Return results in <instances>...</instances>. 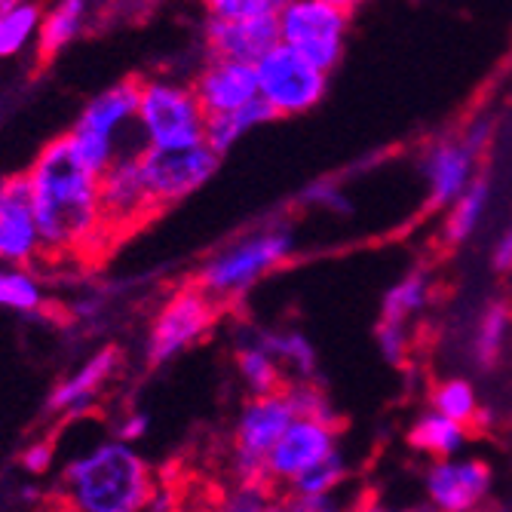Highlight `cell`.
Wrapping results in <instances>:
<instances>
[{
    "mask_svg": "<svg viewBox=\"0 0 512 512\" xmlns=\"http://www.w3.org/2000/svg\"><path fill=\"white\" fill-rule=\"evenodd\" d=\"M53 442H31L25 451H22V470L31 473V476H43V473H50L53 467Z\"/></svg>",
    "mask_w": 512,
    "mask_h": 512,
    "instance_id": "e575fe53",
    "label": "cell"
},
{
    "mask_svg": "<svg viewBox=\"0 0 512 512\" xmlns=\"http://www.w3.org/2000/svg\"><path fill=\"white\" fill-rule=\"evenodd\" d=\"M430 295H433L430 276L424 270H411L387 289L384 304H381V319L411 325V319L421 316L424 307L430 304Z\"/></svg>",
    "mask_w": 512,
    "mask_h": 512,
    "instance_id": "cb8c5ba5",
    "label": "cell"
},
{
    "mask_svg": "<svg viewBox=\"0 0 512 512\" xmlns=\"http://www.w3.org/2000/svg\"><path fill=\"white\" fill-rule=\"evenodd\" d=\"M359 512H430V509L408 506V503H390V500H362Z\"/></svg>",
    "mask_w": 512,
    "mask_h": 512,
    "instance_id": "ab89813d",
    "label": "cell"
},
{
    "mask_svg": "<svg viewBox=\"0 0 512 512\" xmlns=\"http://www.w3.org/2000/svg\"><path fill=\"white\" fill-rule=\"evenodd\" d=\"M43 255V237L34 215L28 172L0 178V264L31 267Z\"/></svg>",
    "mask_w": 512,
    "mask_h": 512,
    "instance_id": "7c38bea8",
    "label": "cell"
},
{
    "mask_svg": "<svg viewBox=\"0 0 512 512\" xmlns=\"http://www.w3.org/2000/svg\"><path fill=\"white\" fill-rule=\"evenodd\" d=\"M279 43L304 56L319 71L332 74L344 59L350 13L325 0H289L276 10Z\"/></svg>",
    "mask_w": 512,
    "mask_h": 512,
    "instance_id": "8992f818",
    "label": "cell"
},
{
    "mask_svg": "<svg viewBox=\"0 0 512 512\" xmlns=\"http://www.w3.org/2000/svg\"><path fill=\"white\" fill-rule=\"evenodd\" d=\"M430 408L451 417V421L470 427L479 417V396L476 387L467 378H448L442 384L433 387L430 393Z\"/></svg>",
    "mask_w": 512,
    "mask_h": 512,
    "instance_id": "4316f807",
    "label": "cell"
},
{
    "mask_svg": "<svg viewBox=\"0 0 512 512\" xmlns=\"http://www.w3.org/2000/svg\"><path fill=\"white\" fill-rule=\"evenodd\" d=\"M120 365V356L114 347H105L99 353H92L74 375H68L50 396V408L59 411V414H80L86 411L96 396L102 393V387L114 378V371Z\"/></svg>",
    "mask_w": 512,
    "mask_h": 512,
    "instance_id": "ac0fdd59",
    "label": "cell"
},
{
    "mask_svg": "<svg viewBox=\"0 0 512 512\" xmlns=\"http://www.w3.org/2000/svg\"><path fill=\"white\" fill-rule=\"evenodd\" d=\"M86 25V0H56V4L43 13L40 31H37V56L46 62L56 53H62L71 40L80 37Z\"/></svg>",
    "mask_w": 512,
    "mask_h": 512,
    "instance_id": "44dd1931",
    "label": "cell"
},
{
    "mask_svg": "<svg viewBox=\"0 0 512 512\" xmlns=\"http://www.w3.org/2000/svg\"><path fill=\"white\" fill-rule=\"evenodd\" d=\"M509 329H512V313L506 304L491 301L482 307V313L473 325V341H470L476 365L491 368L500 359V353L506 350V341H509Z\"/></svg>",
    "mask_w": 512,
    "mask_h": 512,
    "instance_id": "d4e9b609",
    "label": "cell"
},
{
    "mask_svg": "<svg viewBox=\"0 0 512 512\" xmlns=\"http://www.w3.org/2000/svg\"><path fill=\"white\" fill-rule=\"evenodd\" d=\"M276 500V491L267 482H234L221 488L206 512H264Z\"/></svg>",
    "mask_w": 512,
    "mask_h": 512,
    "instance_id": "f546056e",
    "label": "cell"
},
{
    "mask_svg": "<svg viewBox=\"0 0 512 512\" xmlns=\"http://www.w3.org/2000/svg\"><path fill=\"white\" fill-rule=\"evenodd\" d=\"M476 166H479V154L460 135L430 145L421 160V175L427 181L430 206L448 209L460 194H467V188L479 178Z\"/></svg>",
    "mask_w": 512,
    "mask_h": 512,
    "instance_id": "9a60e30c",
    "label": "cell"
},
{
    "mask_svg": "<svg viewBox=\"0 0 512 512\" xmlns=\"http://www.w3.org/2000/svg\"><path fill=\"white\" fill-rule=\"evenodd\" d=\"M270 120H276V117H273V111H270L261 99H258L255 105L237 111V114L209 117V120H206V145H209L215 154H224V151L234 148V145L240 142V138H246L252 129H258V126H264V123H270Z\"/></svg>",
    "mask_w": 512,
    "mask_h": 512,
    "instance_id": "484cf974",
    "label": "cell"
},
{
    "mask_svg": "<svg viewBox=\"0 0 512 512\" xmlns=\"http://www.w3.org/2000/svg\"><path fill=\"white\" fill-rule=\"evenodd\" d=\"M488 203H491V181L485 175H479L467 188V194H460L445 209V221H442L445 243H451V246L467 243L479 230V224H482V218L488 212Z\"/></svg>",
    "mask_w": 512,
    "mask_h": 512,
    "instance_id": "7402d4cb",
    "label": "cell"
},
{
    "mask_svg": "<svg viewBox=\"0 0 512 512\" xmlns=\"http://www.w3.org/2000/svg\"><path fill=\"white\" fill-rule=\"evenodd\" d=\"M218 301H212L197 283L178 286L154 313L148 332V362L163 365L184 350L200 344L218 319Z\"/></svg>",
    "mask_w": 512,
    "mask_h": 512,
    "instance_id": "ba28073f",
    "label": "cell"
},
{
    "mask_svg": "<svg viewBox=\"0 0 512 512\" xmlns=\"http://www.w3.org/2000/svg\"><path fill=\"white\" fill-rule=\"evenodd\" d=\"M338 421H322V417L298 414L295 424L283 433L276 448L267 457V485L273 491H289L304 473L319 467L322 460L338 454Z\"/></svg>",
    "mask_w": 512,
    "mask_h": 512,
    "instance_id": "30bf717a",
    "label": "cell"
},
{
    "mask_svg": "<svg viewBox=\"0 0 512 512\" xmlns=\"http://www.w3.org/2000/svg\"><path fill=\"white\" fill-rule=\"evenodd\" d=\"M365 497H350L347 488L332 494H316V497H289L295 512H359Z\"/></svg>",
    "mask_w": 512,
    "mask_h": 512,
    "instance_id": "836d02e7",
    "label": "cell"
},
{
    "mask_svg": "<svg viewBox=\"0 0 512 512\" xmlns=\"http://www.w3.org/2000/svg\"><path fill=\"white\" fill-rule=\"evenodd\" d=\"M298 408L289 384L267 396H249L230 430V479L234 482H267V457L295 424Z\"/></svg>",
    "mask_w": 512,
    "mask_h": 512,
    "instance_id": "5b68a950",
    "label": "cell"
},
{
    "mask_svg": "<svg viewBox=\"0 0 512 512\" xmlns=\"http://www.w3.org/2000/svg\"><path fill=\"white\" fill-rule=\"evenodd\" d=\"M157 488L151 463L120 439L86 448L59 479L65 512H148Z\"/></svg>",
    "mask_w": 512,
    "mask_h": 512,
    "instance_id": "7a4b0ae2",
    "label": "cell"
},
{
    "mask_svg": "<svg viewBox=\"0 0 512 512\" xmlns=\"http://www.w3.org/2000/svg\"><path fill=\"white\" fill-rule=\"evenodd\" d=\"M467 442H470V427L451 421V417H445L433 408H427L408 430V445L414 451L427 454L430 460L457 457V454H463Z\"/></svg>",
    "mask_w": 512,
    "mask_h": 512,
    "instance_id": "ffe728a7",
    "label": "cell"
},
{
    "mask_svg": "<svg viewBox=\"0 0 512 512\" xmlns=\"http://www.w3.org/2000/svg\"><path fill=\"white\" fill-rule=\"evenodd\" d=\"M135 117H138V80H123L99 92L96 99H89V105L80 111L74 126L117 145V132H123L126 126H135Z\"/></svg>",
    "mask_w": 512,
    "mask_h": 512,
    "instance_id": "e0dca14e",
    "label": "cell"
},
{
    "mask_svg": "<svg viewBox=\"0 0 512 512\" xmlns=\"http://www.w3.org/2000/svg\"><path fill=\"white\" fill-rule=\"evenodd\" d=\"M264 512H295V509H292L289 497H279V494H276V500H273Z\"/></svg>",
    "mask_w": 512,
    "mask_h": 512,
    "instance_id": "60d3db41",
    "label": "cell"
},
{
    "mask_svg": "<svg viewBox=\"0 0 512 512\" xmlns=\"http://www.w3.org/2000/svg\"><path fill=\"white\" fill-rule=\"evenodd\" d=\"M491 129H494V123L488 120V117H476V120H470L467 123V129L460 132V138L467 142L479 157H482V151L488 148V142H491Z\"/></svg>",
    "mask_w": 512,
    "mask_h": 512,
    "instance_id": "d590c367",
    "label": "cell"
},
{
    "mask_svg": "<svg viewBox=\"0 0 512 512\" xmlns=\"http://www.w3.org/2000/svg\"><path fill=\"white\" fill-rule=\"evenodd\" d=\"M378 350L381 356L402 368L411 356V325H399V322H378Z\"/></svg>",
    "mask_w": 512,
    "mask_h": 512,
    "instance_id": "d6a6232c",
    "label": "cell"
},
{
    "mask_svg": "<svg viewBox=\"0 0 512 512\" xmlns=\"http://www.w3.org/2000/svg\"><path fill=\"white\" fill-rule=\"evenodd\" d=\"M273 46H279L276 13L240 19V22H221V19L206 22L209 59H230V62L258 65Z\"/></svg>",
    "mask_w": 512,
    "mask_h": 512,
    "instance_id": "2e32d148",
    "label": "cell"
},
{
    "mask_svg": "<svg viewBox=\"0 0 512 512\" xmlns=\"http://www.w3.org/2000/svg\"><path fill=\"white\" fill-rule=\"evenodd\" d=\"M295 252L289 227H261L218 249L197 273V286L218 304L246 298L264 276L283 267Z\"/></svg>",
    "mask_w": 512,
    "mask_h": 512,
    "instance_id": "3957f363",
    "label": "cell"
},
{
    "mask_svg": "<svg viewBox=\"0 0 512 512\" xmlns=\"http://www.w3.org/2000/svg\"><path fill=\"white\" fill-rule=\"evenodd\" d=\"M325 4H335V7H341V10H347V13H353L359 4H365V0H325Z\"/></svg>",
    "mask_w": 512,
    "mask_h": 512,
    "instance_id": "b9f144b4",
    "label": "cell"
},
{
    "mask_svg": "<svg viewBox=\"0 0 512 512\" xmlns=\"http://www.w3.org/2000/svg\"><path fill=\"white\" fill-rule=\"evenodd\" d=\"M0 307L16 313H37L43 307V289L25 267L0 264Z\"/></svg>",
    "mask_w": 512,
    "mask_h": 512,
    "instance_id": "f1b7e54d",
    "label": "cell"
},
{
    "mask_svg": "<svg viewBox=\"0 0 512 512\" xmlns=\"http://www.w3.org/2000/svg\"><path fill=\"white\" fill-rule=\"evenodd\" d=\"M102 215L111 240H120L126 230L138 227L154 215L151 197L145 191L142 169H138V151L123 154L102 178Z\"/></svg>",
    "mask_w": 512,
    "mask_h": 512,
    "instance_id": "4fadbf2b",
    "label": "cell"
},
{
    "mask_svg": "<svg viewBox=\"0 0 512 512\" xmlns=\"http://www.w3.org/2000/svg\"><path fill=\"white\" fill-rule=\"evenodd\" d=\"M494 485L491 463L482 457L457 454L430 460L424 473V500L430 512H479Z\"/></svg>",
    "mask_w": 512,
    "mask_h": 512,
    "instance_id": "8fae6325",
    "label": "cell"
},
{
    "mask_svg": "<svg viewBox=\"0 0 512 512\" xmlns=\"http://www.w3.org/2000/svg\"><path fill=\"white\" fill-rule=\"evenodd\" d=\"M255 71L261 102L273 111V117H301L313 111L329 89V74L289 50L286 43L273 46Z\"/></svg>",
    "mask_w": 512,
    "mask_h": 512,
    "instance_id": "9c48e42d",
    "label": "cell"
},
{
    "mask_svg": "<svg viewBox=\"0 0 512 512\" xmlns=\"http://www.w3.org/2000/svg\"><path fill=\"white\" fill-rule=\"evenodd\" d=\"M206 111L194 86L169 77L138 80L135 129L145 148H188L206 142Z\"/></svg>",
    "mask_w": 512,
    "mask_h": 512,
    "instance_id": "277c9868",
    "label": "cell"
},
{
    "mask_svg": "<svg viewBox=\"0 0 512 512\" xmlns=\"http://www.w3.org/2000/svg\"><path fill=\"white\" fill-rule=\"evenodd\" d=\"M25 172L46 258H96L105 243H114L102 215L99 175L80 166L68 135L46 145Z\"/></svg>",
    "mask_w": 512,
    "mask_h": 512,
    "instance_id": "6da1fadb",
    "label": "cell"
},
{
    "mask_svg": "<svg viewBox=\"0 0 512 512\" xmlns=\"http://www.w3.org/2000/svg\"><path fill=\"white\" fill-rule=\"evenodd\" d=\"M261 338L289 384L316 378V347L295 329H261Z\"/></svg>",
    "mask_w": 512,
    "mask_h": 512,
    "instance_id": "603a6c76",
    "label": "cell"
},
{
    "mask_svg": "<svg viewBox=\"0 0 512 512\" xmlns=\"http://www.w3.org/2000/svg\"><path fill=\"white\" fill-rule=\"evenodd\" d=\"M307 200H313V203H319V206H329L332 212L347 209L344 194H341L338 188H332V184H316V188H310V191H307Z\"/></svg>",
    "mask_w": 512,
    "mask_h": 512,
    "instance_id": "f35d334b",
    "label": "cell"
},
{
    "mask_svg": "<svg viewBox=\"0 0 512 512\" xmlns=\"http://www.w3.org/2000/svg\"><path fill=\"white\" fill-rule=\"evenodd\" d=\"M148 433V414H142V411H132V414H126L123 421H120V427H117V439L120 442H135V439H142Z\"/></svg>",
    "mask_w": 512,
    "mask_h": 512,
    "instance_id": "8d00e7d4",
    "label": "cell"
},
{
    "mask_svg": "<svg viewBox=\"0 0 512 512\" xmlns=\"http://www.w3.org/2000/svg\"><path fill=\"white\" fill-rule=\"evenodd\" d=\"M175 512H206V509H197V506H178Z\"/></svg>",
    "mask_w": 512,
    "mask_h": 512,
    "instance_id": "ee69618b",
    "label": "cell"
},
{
    "mask_svg": "<svg viewBox=\"0 0 512 512\" xmlns=\"http://www.w3.org/2000/svg\"><path fill=\"white\" fill-rule=\"evenodd\" d=\"M347 457L338 451L332 454L329 460H322L319 467H313L310 473H304L289 491L286 497H316V494H332V491H341L344 482H347Z\"/></svg>",
    "mask_w": 512,
    "mask_h": 512,
    "instance_id": "4dcf8cb0",
    "label": "cell"
},
{
    "mask_svg": "<svg viewBox=\"0 0 512 512\" xmlns=\"http://www.w3.org/2000/svg\"><path fill=\"white\" fill-rule=\"evenodd\" d=\"M491 264H494V270H500V273H509V270H512V224L497 237V243H494V249H491Z\"/></svg>",
    "mask_w": 512,
    "mask_h": 512,
    "instance_id": "74e56055",
    "label": "cell"
},
{
    "mask_svg": "<svg viewBox=\"0 0 512 512\" xmlns=\"http://www.w3.org/2000/svg\"><path fill=\"white\" fill-rule=\"evenodd\" d=\"M43 22V10L31 0H22L7 16H0V59L19 56L25 46L37 37Z\"/></svg>",
    "mask_w": 512,
    "mask_h": 512,
    "instance_id": "83f0119b",
    "label": "cell"
},
{
    "mask_svg": "<svg viewBox=\"0 0 512 512\" xmlns=\"http://www.w3.org/2000/svg\"><path fill=\"white\" fill-rule=\"evenodd\" d=\"M270 4H273V10H279V7H286L289 0H270Z\"/></svg>",
    "mask_w": 512,
    "mask_h": 512,
    "instance_id": "f6af8a7d",
    "label": "cell"
},
{
    "mask_svg": "<svg viewBox=\"0 0 512 512\" xmlns=\"http://www.w3.org/2000/svg\"><path fill=\"white\" fill-rule=\"evenodd\" d=\"M194 92L206 111V117H224L237 114L261 99L258 89V71L246 62H230V59H209L197 77Z\"/></svg>",
    "mask_w": 512,
    "mask_h": 512,
    "instance_id": "5bb4252c",
    "label": "cell"
},
{
    "mask_svg": "<svg viewBox=\"0 0 512 512\" xmlns=\"http://www.w3.org/2000/svg\"><path fill=\"white\" fill-rule=\"evenodd\" d=\"M200 4L209 19H221V22H240V19L276 13L270 0H200Z\"/></svg>",
    "mask_w": 512,
    "mask_h": 512,
    "instance_id": "1f68e13d",
    "label": "cell"
},
{
    "mask_svg": "<svg viewBox=\"0 0 512 512\" xmlns=\"http://www.w3.org/2000/svg\"><path fill=\"white\" fill-rule=\"evenodd\" d=\"M221 154H215L206 142L188 148H142L138 151V169H142L145 191L151 197L154 212H163L184 197L200 191L215 175Z\"/></svg>",
    "mask_w": 512,
    "mask_h": 512,
    "instance_id": "52a82bcc",
    "label": "cell"
},
{
    "mask_svg": "<svg viewBox=\"0 0 512 512\" xmlns=\"http://www.w3.org/2000/svg\"><path fill=\"white\" fill-rule=\"evenodd\" d=\"M234 362H237V375L243 381V387L249 390V396H267L283 390L289 381L283 375V368L273 359V353L267 350L261 329L258 332H246L237 338L234 344Z\"/></svg>",
    "mask_w": 512,
    "mask_h": 512,
    "instance_id": "d6986e66",
    "label": "cell"
},
{
    "mask_svg": "<svg viewBox=\"0 0 512 512\" xmlns=\"http://www.w3.org/2000/svg\"><path fill=\"white\" fill-rule=\"evenodd\" d=\"M22 4V0H0V16H7L13 7H19Z\"/></svg>",
    "mask_w": 512,
    "mask_h": 512,
    "instance_id": "7bdbcfd3",
    "label": "cell"
}]
</instances>
